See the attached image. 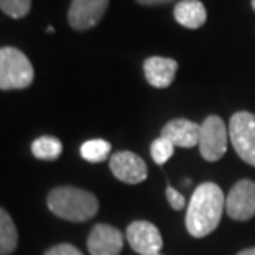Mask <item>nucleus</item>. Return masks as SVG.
<instances>
[{"label":"nucleus","instance_id":"1","mask_svg":"<svg viewBox=\"0 0 255 255\" xmlns=\"http://www.w3.org/2000/svg\"><path fill=\"white\" fill-rule=\"evenodd\" d=\"M226 198L216 183H203L194 189L186 211V229L193 237H206L219 226Z\"/></svg>","mask_w":255,"mask_h":255},{"label":"nucleus","instance_id":"2","mask_svg":"<svg viewBox=\"0 0 255 255\" xmlns=\"http://www.w3.org/2000/svg\"><path fill=\"white\" fill-rule=\"evenodd\" d=\"M48 208L55 216L71 222H83L94 218L99 201L92 193L81 188L59 186L48 194Z\"/></svg>","mask_w":255,"mask_h":255},{"label":"nucleus","instance_id":"3","mask_svg":"<svg viewBox=\"0 0 255 255\" xmlns=\"http://www.w3.org/2000/svg\"><path fill=\"white\" fill-rule=\"evenodd\" d=\"M35 71L25 53L13 46L0 48V89H25L33 83Z\"/></svg>","mask_w":255,"mask_h":255},{"label":"nucleus","instance_id":"4","mask_svg":"<svg viewBox=\"0 0 255 255\" xmlns=\"http://www.w3.org/2000/svg\"><path fill=\"white\" fill-rule=\"evenodd\" d=\"M229 138L237 155L246 163L255 166V116L241 111L229 122Z\"/></svg>","mask_w":255,"mask_h":255},{"label":"nucleus","instance_id":"5","mask_svg":"<svg viewBox=\"0 0 255 255\" xmlns=\"http://www.w3.org/2000/svg\"><path fill=\"white\" fill-rule=\"evenodd\" d=\"M227 127L218 116H209L201 124L199 128V153L204 160L218 161L226 153L227 148Z\"/></svg>","mask_w":255,"mask_h":255},{"label":"nucleus","instance_id":"6","mask_svg":"<svg viewBox=\"0 0 255 255\" xmlns=\"http://www.w3.org/2000/svg\"><path fill=\"white\" fill-rule=\"evenodd\" d=\"M226 213L234 221H249L255 216V181L241 180L226 198Z\"/></svg>","mask_w":255,"mask_h":255},{"label":"nucleus","instance_id":"7","mask_svg":"<svg viewBox=\"0 0 255 255\" xmlns=\"http://www.w3.org/2000/svg\"><path fill=\"white\" fill-rule=\"evenodd\" d=\"M130 247L140 255H156L163 247V239L155 224L148 221H135L127 227Z\"/></svg>","mask_w":255,"mask_h":255},{"label":"nucleus","instance_id":"8","mask_svg":"<svg viewBox=\"0 0 255 255\" xmlns=\"http://www.w3.org/2000/svg\"><path fill=\"white\" fill-rule=\"evenodd\" d=\"M107 7L109 0H73L68 12V21L74 30H89L102 20Z\"/></svg>","mask_w":255,"mask_h":255},{"label":"nucleus","instance_id":"9","mask_svg":"<svg viewBox=\"0 0 255 255\" xmlns=\"http://www.w3.org/2000/svg\"><path fill=\"white\" fill-rule=\"evenodd\" d=\"M111 171L117 180L127 184H138L146 178V165L132 151H117L109 160Z\"/></svg>","mask_w":255,"mask_h":255},{"label":"nucleus","instance_id":"10","mask_svg":"<svg viewBox=\"0 0 255 255\" xmlns=\"http://www.w3.org/2000/svg\"><path fill=\"white\" fill-rule=\"evenodd\" d=\"M122 247V232L109 224H97L88 237V251L91 255H119Z\"/></svg>","mask_w":255,"mask_h":255},{"label":"nucleus","instance_id":"11","mask_svg":"<svg viewBox=\"0 0 255 255\" xmlns=\"http://www.w3.org/2000/svg\"><path fill=\"white\" fill-rule=\"evenodd\" d=\"M199 124L188 121V119H175L163 127L161 137L168 138L180 148H193L199 143Z\"/></svg>","mask_w":255,"mask_h":255},{"label":"nucleus","instance_id":"12","mask_svg":"<svg viewBox=\"0 0 255 255\" xmlns=\"http://www.w3.org/2000/svg\"><path fill=\"white\" fill-rule=\"evenodd\" d=\"M178 71V63L171 58L163 56H150L143 63V73L146 81L153 88L165 89L168 88L173 79H175Z\"/></svg>","mask_w":255,"mask_h":255},{"label":"nucleus","instance_id":"13","mask_svg":"<svg viewBox=\"0 0 255 255\" xmlns=\"http://www.w3.org/2000/svg\"><path fill=\"white\" fill-rule=\"evenodd\" d=\"M175 18L184 28L196 30L206 23L208 13L203 2L199 0H181L175 7Z\"/></svg>","mask_w":255,"mask_h":255},{"label":"nucleus","instance_id":"14","mask_svg":"<svg viewBox=\"0 0 255 255\" xmlns=\"http://www.w3.org/2000/svg\"><path fill=\"white\" fill-rule=\"evenodd\" d=\"M18 244V232L13 219L3 208H0V255H10Z\"/></svg>","mask_w":255,"mask_h":255},{"label":"nucleus","instance_id":"15","mask_svg":"<svg viewBox=\"0 0 255 255\" xmlns=\"http://www.w3.org/2000/svg\"><path fill=\"white\" fill-rule=\"evenodd\" d=\"M63 151V143L59 142L56 137H50V135H43L38 137L33 143H31V153H33L38 160L53 161L56 160Z\"/></svg>","mask_w":255,"mask_h":255},{"label":"nucleus","instance_id":"16","mask_svg":"<svg viewBox=\"0 0 255 255\" xmlns=\"http://www.w3.org/2000/svg\"><path fill=\"white\" fill-rule=\"evenodd\" d=\"M112 146L109 142L102 138H94V140H88L86 143L81 146V156L89 161V163H101L109 158Z\"/></svg>","mask_w":255,"mask_h":255},{"label":"nucleus","instance_id":"17","mask_svg":"<svg viewBox=\"0 0 255 255\" xmlns=\"http://www.w3.org/2000/svg\"><path fill=\"white\" fill-rule=\"evenodd\" d=\"M150 151H151V158H153L155 163L156 165H163L171 158L173 151H175V145H173L168 138L160 137V138H156L153 143H151Z\"/></svg>","mask_w":255,"mask_h":255},{"label":"nucleus","instance_id":"18","mask_svg":"<svg viewBox=\"0 0 255 255\" xmlns=\"http://www.w3.org/2000/svg\"><path fill=\"white\" fill-rule=\"evenodd\" d=\"M31 8V0H0V10L12 18H23Z\"/></svg>","mask_w":255,"mask_h":255},{"label":"nucleus","instance_id":"19","mask_svg":"<svg viewBox=\"0 0 255 255\" xmlns=\"http://www.w3.org/2000/svg\"><path fill=\"white\" fill-rule=\"evenodd\" d=\"M166 198H168V203H170V206L175 211H180L184 208V204H186V201H184V196L178 191V189H175L173 186H168L166 188Z\"/></svg>","mask_w":255,"mask_h":255},{"label":"nucleus","instance_id":"20","mask_svg":"<svg viewBox=\"0 0 255 255\" xmlns=\"http://www.w3.org/2000/svg\"><path fill=\"white\" fill-rule=\"evenodd\" d=\"M45 255H83V252L71 244H58V246L51 247L50 251H46Z\"/></svg>","mask_w":255,"mask_h":255},{"label":"nucleus","instance_id":"21","mask_svg":"<svg viewBox=\"0 0 255 255\" xmlns=\"http://www.w3.org/2000/svg\"><path fill=\"white\" fill-rule=\"evenodd\" d=\"M137 2L142 5H165L173 2V0H137Z\"/></svg>","mask_w":255,"mask_h":255},{"label":"nucleus","instance_id":"22","mask_svg":"<svg viewBox=\"0 0 255 255\" xmlns=\"http://www.w3.org/2000/svg\"><path fill=\"white\" fill-rule=\"evenodd\" d=\"M237 255H255V247H252V249H246V251L239 252Z\"/></svg>","mask_w":255,"mask_h":255},{"label":"nucleus","instance_id":"23","mask_svg":"<svg viewBox=\"0 0 255 255\" xmlns=\"http://www.w3.org/2000/svg\"><path fill=\"white\" fill-rule=\"evenodd\" d=\"M46 31H48V33H53V31H55V30H53V26L50 25V26H48V28H46Z\"/></svg>","mask_w":255,"mask_h":255},{"label":"nucleus","instance_id":"24","mask_svg":"<svg viewBox=\"0 0 255 255\" xmlns=\"http://www.w3.org/2000/svg\"><path fill=\"white\" fill-rule=\"evenodd\" d=\"M252 8L255 10V0H252Z\"/></svg>","mask_w":255,"mask_h":255},{"label":"nucleus","instance_id":"25","mask_svg":"<svg viewBox=\"0 0 255 255\" xmlns=\"http://www.w3.org/2000/svg\"><path fill=\"white\" fill-rule=\"evenodd\" d=\"M156 255H161V254H156Z\"/></svg>","mask_w":255,"mask_h":255}]
</instances>
